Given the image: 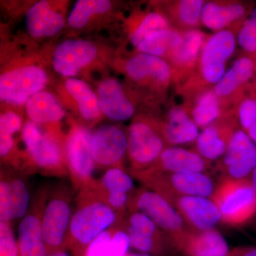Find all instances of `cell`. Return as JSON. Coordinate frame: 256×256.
Wrapping results in <instances>:
<instances>
[{
    "label": "cell",
    "mask_w": 256,
    "mask_h": 256,
    "mask_svg": "<svg viewBox=\"0 0 256 256\" xmlns=\"http://www.w3.org/2000/svg\"><path fill=\"white\" fill-rule=\"evenodd\" d=\"M78 206L70 220L66 247L82 256L101 234L120 223L124 216L96 198L89 190L80 191Z\"/></svg>",
    "instance_id": "cell-1"
},
{
    "label": "cell",
    "mask_w": 256,
    "mask_h": 256,
    "mask_svg": "<svg viewBox=\"0 0 256 256\" xmlns=\"http://www.w3.org/2000/svg\"><path fill=\"white\" fill-rule=\"evenodd\" d=\"M210 198L226 225L242 226L256 216V192L250 178H220Z\"/></svg>",
    "instance_id": "cell-2"
},
{
    "label": "cell",
    "mask_w": 256,
    "mask_h": 256,
    "mask_svg": "<svg viewBox=\"0 0 256 256\" xmlns=\"http://www.w3.org/2000/svg\"><path fill=\"white\" fill-rule=\"evenodd\" d=\"M130 174L146 188L164 198L174 196L212 198L216 188L213 178L206 173L160 172L144 170Z\"/></svg>",
    "instance_id": "cell-3"
},
{
    "label": "cell",
    "mask_w": 256,
    "mask_h": 256,
    "mask_svg": "<svg viewBox=\"0 0 256 256\" xmlns=\"http://www.w3.org/2000/svg\"><path fill=\"white\" fill-rule=\"evenodd\" d=\"M66 191L58 190L45 201L42 214V230L47 254L66 247L73 214Z\"/></svg>",
    "instance_id": "cell-4"
},
{
    "label": "cell",
    "mask_w": 256,
    "mask_h": 256,
    "mask_svg": "<svg viewBox=\"0 0 256 256\" xmlns=\"http://www.w3.org/2000/svg\"><path fill=\"white\" fill-rule=\"evenodd\" d=\"M128 212H142L170 237L190 228L166 198L148 188H140L131 194Z\"/></svg>",
    "instance_id": "cell-5"
},
{
    "label": "cell",
    "mask_w": 256,
    "mask_h": 256,
    "mask_svg": "<svg viewBox=\"0 0 256 256\" xmlns=\"http://www.w3.org/2000/svg\"><path fill=\"white\" fill-rule=\"evenodd\" d=\"M128 139L131 174L150 168L166 148L160 127L156 128L142 121L130 126Z\"/></svg>",
    "instance_id": "cell-6"
},
{
    "label": "cell",
    "mask_w": 256,
    "mask_h": 256,
    "mask_svg": "<svg viewBox=\"0 0 256 256\" xmlns=\"http://www.w3.org/2000/svg\"><path fill=\"white\" fill-rule=\"evenodd\" d=\"M90 134L85 128H75L66 142L67 168L74 188L80 191L92 188L96 181V164L90 149Z\"/></svg>",
    "instance_id": "cell-7"
},
{
    "label": "cell",
    "mask_w": 256,
    "mask_h": 256,
    "mask_svg": "<svg viewBox=\"0 0 256 256\" xmlns=\"http://www.w3.org/2000/svg\"><path fill=\"white\" fill-rule=\"evenodd\" d=\"M236 46L235 34L230 30L216 32L208 36L202 48L198 66L202 82L216 85L226 73V65Z\"/></svg>",
    "instance_id": "cell-8"
},
{
    "label": "cell",
    "mask_w": 256,
    "mask_h": 256,
    "mask_svg": "<svg viewBox=\"0 0 256 256\" xmlns=\"http://www.w3.org/2000/svg\"><path fill=\"white\" fill-rule=\"evenodd\" d=\"M22 136L26 151L37 168L48 176L68 174L64 168L60 146L54 138L42 133L31 122L25 124Z\"/></svg>",
    "instance_id": "cell-9"
},
{
    "label": "cell",
    "mask_w": 256,
    "mask_h": 256,
    "mask_svg": "<svg viewBox=\"0 0 256 256\" xmlns=\"http://www.w3.org/2000/svg\"><path fill=\"white\" fill-rule=\"evenodd\" d=\"M220 159V178H250L256 166V144L242 129L237 128Z\"/></svg>",
    "instance_id": "cell-10"
},
{
    "label": "cell",
    "mask_w": 256,
    "mask_h": 256,
    "mask_svg": "<svg viewBox=\"0 0 256 256\" xmlns=\"http://www.w3.org/2000/svg\"><path fill=\"white\" fill-rule=\"evenodd\" d=\"M46 80V73L38 67L28 66L14 69L2 75L0 97L10 104H22L40 92Z\"/></svg>",
    "instance_id": "cell-11"
},
{
    "label": "cell",
    "mask_w": 256,
    "mask_h": 256,
    "mask_svg": "<svg viewBox=\"0 0 256 256\" xmlns=\"http://www.w3.org/2000/svg\"><path fill=\"white\" fill-rule=\"evenodd\" d=\"M128 134L121 128L106 124L90 134V149L95 164L101 166L122 168L128 152Z\"/></svg>",
    "instance_id": "cell-12"
},
{
    "label": "cell",
    "mask_w": 256,
    "mask_h": 256,
    "mask_svg": "<svg viewBox=\"0 0 256 256\" xmlns=\"http://www.w3.org/2000/svg\"><path fill=\"white\" fill-rule=\"evenodd\" d=\"M178 254L183 256H228L226 240L215 228L196 230L188 228L170 236Z\"/></svg>",
    "instance_id": "cell-13"
},
{
    "label": "cell",
    "mask_w": 256,
    "mask_h": 256,
    "mask_svg": "<svg viewBox=\"0 0 256 256\" xmlns=\"http://www.w3.org/2000/svg\"><path fill=\"white\" fill-rule=\"evenodd\" d=\"M165 198L178 210L188 226L194 230H210L222 222L220 210L208 197L174 196Z\"/></svg>",
    "instance_id": "cell-14"
},
{
    "label": "cell",
    "mask_w": 256,
    "mask_h": 256,
    "mask_svg": "<svg viewBox=\"0 0 256 256\" xmlns=\"http://www.w3.org/2000/svg\"><path fill=\"white\" fill-rule=\"evenodd\" d=\"M238 124L236 116L224 114L213 124L204 128L195 142V151L210 162L220 159L238 128Z\"/></svg>",
    "instance_id": "cell-15"
},
{
    "label": "cell",
    "mask_w": 256,
    "mask_h": 256,
    "mask_svg": "<svg viewBox=\"0 0 256 256\" xmlns=\"http://www.w3.org/2000/svg\"><path fill=\"white\" fill-rule=\"evenodd\" d=\"M30 194L23 178L1 174L0 222L12 223L22 218L30 210Z\"/></svg>",
    "instance_id": "cell-16"
},
{
    "label": "cell",
    "mask_w": 256,
    "mask_h": 256,
    "mask_svg": "<svg viewBox=\"0 0 256 256\" xmlns=\"http://www.w3.org/2000/svg\"><path fill=\"white\" fill-rule=\"evenodd\" d=\"M96 52V47L92 42L67 40L55 50L52 60L54 68L65 76H74L95 58Z\"/></svg>",
    "instance_id": "cell-17"
},
{
    "label": "cell",
    "mask_w": 256,
    "mask_h": 256,
    "mask_svg": "<svg viewBox=\"0 0 256 256\" xmlns=\"http://www.w3.org/2000/svg\"><path fill=\"white\" fill-rule=\"evenodd\" d=\"M210 163L196 151L168 146L156 162L146 170L160 172L205 173L210 170Z\"/></svg>",
    "instance_id": "cell-18"
},
{
    "label": "cell",
    "mask_w": 256,
    "mask_h": 256,
    "mask_svg": "<svg viewBox=\"0 0 256 256\" xmlns=\"http://www.w3.org/2000/svg\"><path fill=\"white\" fill-rule=\"evenodd\" d=\"M182 34L181 45L168 60L174 72L175 82H180L191 75L208 38L206 34L197 28L184 31Z\"/></svg>",
    "instance_id": "cell-19"
},
{
    "label": "cell",
    "mask_w": 256,
    "mask_h": 256,
    "mask_svg": "<svg viewBox=\"0 0 256 256\" xmlns=\"http://www.w3.org/2000/svg\"><path fill=\"white\" fill-rule=\"evenodd\" d=\"M126 70L137 82L152 80L162 88L169 86L172 80L174 82V72L169 62L146 54H140L128 60Z\"/></svg>",
    "instance_id": "cell-20"
},
{
    "label": "cell",
    "mask_w": 256,
    "mask_h": 256,
    "mask_svg": "<svg viewBox=\"0 0 256 256\" xmlns=\"http://www.w3.org/2000/svg\"><path fill=\"white\" fill-rule=\"evenodd\" d=\"M250 12L246 5L237 2H207L202 9L201 22L208 30L216 32L232 25H238L239 28Z\"/></svg>",
    "instance_id": "cell-21"
},
{
    "label": "cell",
    "mask_w": 256,
    "mask_h": 256,
    "mask_svg": "<svg viewBox=\"0 0 256 256\" xmlns=\"http://www.w3.org/2000/svg\"><path fill=\"white\" fill-rule=\"evenodd\" d=\"M43 204L28 210L18 227V242L20 256H47V250L42 230Z\"/></svg>",
    "instance_id": "cell-22"
},
{
    "label": "cell",
    "mask_w": 256,
    "mask_h": 256,
    "mask_svg": "<svg viewBox=\"0 0 256 256\" xmlns=\"http://www.w3.org/2000/svg\"><path fill=\"white\" fill-rule=\"evenodd\" d=\"M160 130L166 144L169 146L196 142L200 134L198 126L186 108L178 106L170 109Z\"/></svg>",
    "instance_id": "cell-23"
},
{
    "label": "cell",
    "mask_w": 256,
    "mask_h": 256,
    "mask_svg": "<svg viewBox=\"0 0 256 256\" xmlns=\"http://www.w3.org/2000/svg\"><path fill=\"white\" fill-rule=\"evenodd\" d=\"M98 92L100 110L108 118L114 121H124L132 117L134 107L124 96L122 86L118 80H104Z\"/></svg>",
    "instance_id": "cell-24"
},
{
    "label": "cell",
    "mask_w": 256,
    "mask_h": 256,
    "mask_svg": "<svg viewBox=\"0 0 256 256\" xmlns=\"http://www.w3.org/2000/svg\"><path fill=\"white\" fill-rule=\"evenodd\" d=\"M256 72L255 58L250 56L240 57L214 86V90L220 100L236 95L246 86Z\"/></svg>",
    "instance_id": "cell-25"
},
{
    "label": "cell",
    "mask_w": 256,
    "mask_h": 256,
    "mask_svg": "<svg viewBox=\"0 0 256 256\" xmlns=\"http://www.w3.org/2000/svg\"><path fill=\"white\" fill-rule=\"evenodd\" d=\"M63 16L50 9L46 1H40L28 10L26 26L30 35L45 37L56 34L63 28Z\"/></svg>",
    "instance_id": "cell-26"
},
{
    "label": "cell",
    "mask_w": 256,
    "mask_h": 256,
    "mask_svg": "<svg viewBox=\"0 0 256 256\" xmlns=\"http://www.w3.org/2000/svg\"><path fill=\"white\" fill-rule=\"evenodd\" d=\"M182 41V32L170 28L150 34L139 44L137 48L143 54L169 60Z\"/></svg>",
    "instance_id": "cell-27"
},
{
    "label": "cell",
    "mask_w": 256,
    "mask_h": 256,
    "mask_svg": "<svg viewBox=\"0 0 256 256\" xmlns=\"http://www.w3.org/2000/svg\"><path fill=\"white\" fill-rule=\"evenodd\" d=\"M26 110L32 121L38 124L56 122L63 118L65 112L52 94L38 92L26 101Z\"/></svg>",
    "instance_id": "cell-28"
},
{
    "label": "cell",
    "mask_w": 256,
    "mask_h": 256,
    "mask_svg": "<svg viewBox=\"0 0 256 256\" xmlns=\"http://www.w3.org/2000/svg\"><path fill=\"white\" fill-rule=\"evenodd\" d=\"M222 111L220 98L214 89H206L197 95L190 114L198 128L204 129L222 117Z\"/></svg>",
    "instance_id": "cell-29"
},
{
    "label": "cell",
    "mask_w": 256,
    "mask_h": 256,
    "mask_svg": "<svg viewBox=\"0 0 256 256\" xmlns=\"http://www.w3.org/2000/svg\"><path fill=\"white\" fill-rule=\"evenodd\" d=\"M202 0L175 1L171 6V16L176 30L184 32L196 30L202 24Z\"/></svg>",
    "instance_id": "cell-30"
},
{
    "label": "cell",
    "mask_w": 256,
    "mask_h": 256,
    "mask_svg": "<svg viewBox=\"0 0 256 256\" xmlns=\"http://www.w3.org/2000/svg\"><path fill=\"white\" fill-rule=\"evenodd\" d=\"M66 88L78 102L79 110L84 118L95 119L100 114L98 100L86 82L78 79L68 78Z\"/></svg>",
    "instance_id": "cell-31"
},
{
    "label": "cell",
    "mask_w": 256,
    "mask_h": 256,
    "mask_svg": "<svg viewBox=\"0 0 256 256\" xmlns=\"http://www.w3.org/2000/svg\"><path fill=\"white\" fill-rule=\"evenodd\" d=\"M90 188L104 192H124L129 194L136 190L132 175L119 168L108 170L99 180H96Z\"/></svg>",
    "instance_id": "cell-32"
},
{
    "label": "cell",
    "mask_w": 256,
    "mask_h": 256,
    "mask_svg": "<svg viewBox=\"0 0 256 256\" xmlns=\"http://www.w3.org/2000/svg\"><path fill=\"white\" fill-rule=\"evenodd\" d=\"M110 5L108 0H79L69 15L68 24L73 28H82L92 14L106 12Z\"/></svg>",
    "instance_id": "cell-33"
},
{
    "label": "cell",
    "mask_w": 256,
    "mask_h": 256,
    "mask_svg": "<svg viewBox=\"0 0 256 256\" xmlns=\"http://www.w3.org/2000/svg\"><path fill=\"white\" fill-rule=\"evenodd\" d=\"M21 119L14 112H6L0 117V156L5 158L14 146L13 134L21 128Z\"/></svg>",
    "instance_id": "cell-34"
},
{
    "label": "cell",
    "mask_w": 256,
    "mask_h": 256,
    "mask_svg": "<svg viewBox=\"0 0 256 256\" xmlns=\"http://www.w3.org/2000/svg\"><path fill=\"white\" fill-rule=\"evenodd\" d=\"M168 28H170V22L164 16L159 13H150L144 16L139 26L132 32L131 42L134 46H138L150 34Z\"/></svg>",
    "instance_id": "cell-35"
},
{
    "label": "cell",
    "mask_w": 256,
    "mask_h": 256,
    "mask_svg": "<svg viewBox=\"0 0 256 256\" xmlns=\"http://www.w3.org/2000/svg\"><path fill=\"white\" fill-rule=\"evenodd\" d=\"M237 41L242 50L256 57V8L252 10L238 28Z\"/></svg>",
    "instance_id": "cell-36"
},
{
    "label": "cell",
    "mask_w": 256,
    "mask_h": 256,
    "mask_svg": "<svg viewBox=\"0 0 256 256\" xmlns=\"http://www.w3.org/2000/svg\"><path fill=\"white\" fill-rule=\"evenodd\" d=\"M236 116L242 129L246 132L256 122V95L242 98L239 102Z\"/></svg>",
    "instance_id": "cell-37"
},
{
    "label": "cell",
    "mask_w": 256,
    "mask_h": 256,
    "mask_svg": "<svg viewBox=\"0 0 256 256\" xmlns=\"http://www.w3.org/2000/svg\"><path fill=\"white\" fill-rule=\"evenodd\" d=\"M12 224L0 222V256H20Z\"/></svg>",
    "instance_id": "cell-38"
},
{
    "label": "cell",
    "mask_w": 256,
    "mask_h": 256,
    "mask_svg": "<svg viewBox=\"0 0 256 256\" xmlns=\"http://www.w3.org/2000/svg\"><path fill=\"white\" fill-rule=\"evenodd\" d=\"M112 227L97 237L82 256H116L111 247Z\"/></svg>",
    "instance_id": "cell-39"
},
{
    "label": "cell",
    "mask_w": 256,
    "mask_h": 256,
    "mask_svg": "<svg viewBox=\"0 0 256 256\" xmlns=\"http://www.w3.org/2000/svg\"><path fill=\"white\" fill-rule=\"evenodd\" d=\"M228 256H256V247H237L230 250Z\"/></svg>",
    "instance_id": "cell-40"
},
{
    "label": "cell",
    "mask_w": 256,
    "mask_h": 256,
    "mask_svg": "<svg viewBox=\"0 0 256 256\" xmlns=\"http://www.w3.org/2000/svg\"><path fill=\"white\" fill-rule=\"evenodd\" d=\"M246 133L248 136H249V138L252 140V142L256 144V122L255 124H252V127L249 128Z\"/></svg>",
    "instance_id": "cell-41"
},
{
    "label": "cell",
    "mask_w": 256,
    "mask_h": 256,
    "mask_svg": "<svg viewBox=\"0 0 256 256\" xmlns=\"http://www.w3.org/2000/svg\"><path fill=\"white\" fill-rule=\"evenodd\" d=\"M47 256H70L68 252H66V249L56 250V252H50Z\"/></svg>",
    "instance_id": "cell-42"
},
{
    "label": "cell",
    "mask_w": 256,
    "mask_h": 256,
    "mask_svg": "<svg viewBox=\"0 0 256 256\" xmlns=\"http://www.w3.org/2000/svg\"><path fill=\"white\" fill-rule=\"evenodd\" d=\"M250 182H252V186L256 192V166L255 169L252 171V175L250 176Z\"/></svg>",
    "instance_id": "cell-43"
},
{
    "label": "cell",
    "mask_w": 256,
    "mask_h": 256,
    "mask_svg": "<svg viewBox=\"0 0 256 256\" xmlns=\"http://www.w3.org/2000/svg\"><path fill=\"white\" fill-rule=\"evenodd\" d=\"M126 256H154L150 254H144V252H139V254H128Z\"/></svg>",
    "instance_id": "cell-44"
},
{
    "label": "cell",
    "mask_w": 256,
    "mask_h": 256,
    "mask_svg": "<svg viewBox=\"0 0 256 256\" xmlns=\"http://www.w3.org/2000/svg\"><path fill=\"white\" fill-rule=\"evenodd\" d=\"M255 60H256V58H255Z\"/></svg>",
    "instance_id": "cell-45"
}]
</instances>
